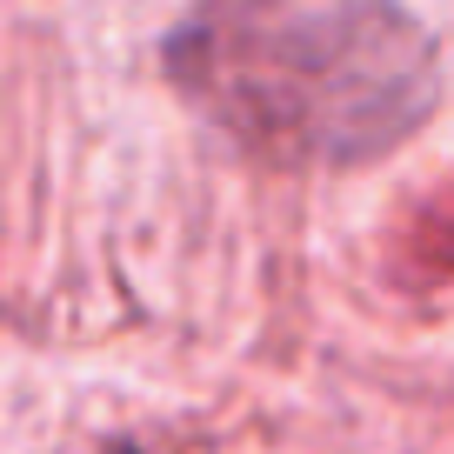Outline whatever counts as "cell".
<instances>
[{"mask_svg":"<svg viewBox=\"0 0 454 454\" xmlns=\"http://www.w3.org/2000/svg\"><path fill=\"white\" fill-rule=\"evenodd\" d=\"M160 81L268 174H355L441 107V47L401 0H187Z\"/></svg>","mask_w":454,"mask_h":454,"instance_id":"6da1fadb","label":"cell"},{"mask_svg":"<svg viewBox=\"0 0 454 454\" xmlns=\"http://www.w3.org/2000/svg\"><path fill=\"white\" fill-rule=\"evenodd\" d=\"M100 454H141V448H134V441H107Z\"/></svg>","mask_w":454,"mask_h":454,"instance_id":"7a4b0ae2","label":"cell"}]
</instances>
